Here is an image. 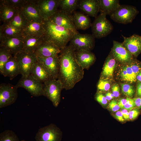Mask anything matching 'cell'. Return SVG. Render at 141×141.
Masks as SVG:
<instances>
[{"mask_svg": "<svg viewBox=\"0 0 141 141\" xmlns=\"http://www.w3.org/2000/svg\"><path fill=\"white\" fill-rule=\"evenodd\" d=\"M28 22L20 10L8 24L22 31Z\"/></svg>", "mask_w": 141, "mask_h": 141, "instance_id": "31", "label": "cell"}, {"mask_svg": "<svg viewBox=\"0 0 141 141\" xmlns=\"http://www.w3.org/2000/svg\"><path fill=\"white\" fill-rule=\"evenodd\" d=\"M114 117L116 119L120 122H123L124 121L125 119L122 114L120 111H118L116 113Z\"/></svg>", "mask_w": 141, "mask_h": 141, "instance_id": "44", "label": "cell"}, {"mask_svg": "<svg viewBox=\"0 0 141 141\" xmlns=\"http://www.w3.org/2000/svg\"><path fill=\"white\" fill-rule=\"evenodd\" d=\"M0 141H19V139L13 131L6 130L0 134Z\"/></svg>", "mask_w": 141, "mask_h": 141, "instance_id": "33", "label": "cell"}, {"mask_svg": "<svg viewBox=\"0 0 141 141\" xmlns=\"http://www.w3.org/2000/svg\"><path fill=\"white\" fill-rule=\"evenodd\" d=\"M60 0H38L37 3L40 14L43 20L49 19L58 9Z\"/></svg>", "mask_w": 141, "mask_h": 141, "instance_id": "14", "label": "cell"}, {"mask_svg": "<svg viewBox=\"0 0 141 141\" xmlns=\"http://www.w3.org/2000/svg\"><path fill=\"white\" fill-rule=\"evenodd\" d=\"M79 0H60L58 8L60 10L72 15L78 8Z\"/></svg>", "mask_w": 141, "mask_h": 141, "instance_id": "30", "label": "cell"}, {"mask_svg": "<svg viewBox=\"0 0 141 141\" xmlns=\"http://www.w3.org/2000/svg\"><path fill=\"white\" fill-rule=\"evenodd\" d=\"M122 36L124 39L123 46L133 56H137L141 53V36L133 34L128 37Z\"/></svg>", "mask_w": 141, "mask_h": 141, "instance_id": "15", "label": "cell"}, {"mask_svg": "<svg viewBox=\"0 0 141 141\" xmlns=\"http://www.w3.org/2000/svg\"><path fill=\"white\" fill-rule=\"evenodd\" d=\"M12 56L6 49L0 48V72L1 74L3 75L4 65Z\"/></svg>", "mask_w": 141, "mask_h": 141, "instance_id": "32", "label": "cell"}, {"mask_svg": "<svg viewBox=\"0 0 141 141\" xmlns=\"http://www.w3.org/2000/svg\"><path fill=\"white\" fill-rule=\"evenodd\" d=\"M44 41L50 43L60 49L64 48L74 33L64 27L57 25L49 20L43 21Z\"/></svg>", "mask_w": 141, "mask_h": 141, "instance_id": "2", "label": "cell"}, {"mask_svg": "<svg viewBox=\"0 0 141 141\" xmlns=\"http://www.w3.org/2000/svg\"><path fill=\"white\" fill-rule=\"evenodd\" d=\"M112 93L115 97H118L120 95V88L117 84H115L112 86L111 88Z\"/></svg>", "mask_w": 141, "mask_h": 141, "instance_id": "43", "label": "cell"}, {"mask_svg": "<svg viewBox=\"0 0 141 141\" xmlns=\"http://www.w3.org/2000/svg\"><path fill=\"white\" fill-rule=\"evenodd\" d=\"M75 55L77 62L84 69H88L96 60L95 55L91 51L85 50L75 51Z\"/></svg>", "mask_w": 141, "mask_h": 141, "instance_id": "18", "label": "cell"}, {"mask_svg": "<svg viewBox=\"0 0 141 141\" xmlns=\"http://www.w3.org/2000/svg\"><path fill=\"white\" fill-rule=\"evenodd\" d=\"M126 70V81L133 83L135 82L136 80V76L133 72L130 66H125Z\"/></svg>", "mask_w": 141, "mask_h": 141, "instance_id": "37", "label": "cell"}, {"mask_svg": "<svg viewBox=\"0 0 141 141\" xmlns=\"http://www.w3.org/2000/svg\"><path fill=\"white\" fill-rule=\"evenodd\" d=\"M78 8L86 15L96 17L99 12L98 0H80Z\"/></svg>", "mask_w": 141, "mask_h": 141, "instance_id": "21", "label": "cell"}, {"mask_svg": "<svg viewBox=\"0 0 141 141\" xmlns=\"http://www.w3.org/2000/svg\"><path fill=\"white\" fill-rule=\"evenodd\" d=\"M140 112L139 109L137 108L130 110L129 112V120H133L136 119L139 115Z\"/></svg>", "mask_w": 141, "mask_h": 141, "instance_id": "39", "label": "cell"}, {"mask_svg": "<svg viewBox=\"0 0 141 141\" xmlns=\"http://www.w3.org/2000/svg\"><path fill=\"white\" fill-rule=\"evenodd\" d=\"M106 16L105 14L100 13L95 17L92 24V34L95 38L100 39L105 37L113 31V26Z\"/></svg>", "mask_w": 141, "mask_h": 141, "instance_id": "4", "label": "cell"}, {"mask_svg": "<svg viewBox=\"0 0 141 141\" xmlns=\"http://www.w3.org/2000/svg\"><path fill=\"white\" fill-rule=\"evenodd\" d=\"M61 51V49L56 46L44 40L35 53L37 56L48 57L58 56Z\"/></svg>", "mask_w": 141, "mask_h": 141, "instance_id": "20", "label": "cell"}, {"mask_svg": "<svg viewBox=\"0 0 141 141\" xmlns=\"http://www.w3.org/2000/svg\"><path fill=\"white\" fill-rule=\"evenodd\" d=\"M0 48L8 51L13 56L23 50V36L2 38L0 39Z\"/></svg>", "mask_w": 141, "mask_h": 141, "instance_id": "13", "label": "cell"}, {"mask_svg": "<svg viewBox=\"0 0 141 141\" xmlns=\"http://www.w3.org/2000/svg\"><path fill=\"white\" fill-rule=\"evenodd\" d=\"M30 75L42 83L52 78L47 69L38 60L33 64Z\"/></svg>", "mask_w": 141, "mask_h": 141, "instance_id": "19", "label": "cell"}, {"mask_svg": "<svg viewBox=\"0 0 141 141\" xmlns=\"http://www.w3.org/2000/svg\"><path fill=\"white\" fill-rule=\"evenodd\" d=\"M127 102L126 99L122 98L119 100L118 103V104L120 108L121 109L123 108L124 106Z\"/></svg>", "mask_w": 141, "mask_h": 141, "instance_id": "47", "label": "cell"}, {"mask_svg": "<svg viewBox=\"0 0 141 141\" xmlns=\"http://www.w3.org/2000/svg\"><path fill=\"white\" fill-rule=\"evenodd\" d=\"M136 79L138 82H141V71L137 75Z\"/></svg>", "mask_w": 141, "mask_h": 141, "instance_id": "49", "label": "cell"}, {"mask_svg": "<svg viewBox=\"0 0 141 141\" xmlns=\"http://www.w3.org/2000/svg\"><path fill=\"white\" fill-rule=\"evenodd\" d=\"M99 12L110 15L120 5L118 0H98Z\"/></svg>", "mask_w": 141, "mask_h": 141, "instance_id": "26", "label": "cell"}, {"mask_svg": "<svg viewBox=\"0 0 141 141\" xmlns=\"http://www.w3.org/2000/svg\"><path fill=\"white\" fill-rule=\"evenodd\" d=\"M116 59L111 53L107 57L102 72L101 79L112 77L116 65Z\"/></svg>", "mask_w": 141, "mask_h": 141, "instance_id": "29", "label": "cell"}, {"mask_svg": "<svg viewBox=\"0 0 141 141\" xmlns=\"http://www.w3.org/2000/svg\"><path fill=\"white\" fill-rule=\"evenodd\" d=\"M24 46L23 50L35 53L38 47L43 42V36L32 35L23 36Z\"/></svg>", "mask_w": 141, "mask_h": 141, "instance_id": "23", "label": "cell"}, {"mask_svg": "<svg viewBox=\"0 0 141 141\" xmlns=\"http://www.w3.org/2000/svg\"><path fill=\"white\" fill-rule=\"evenodd\" d=\"M15 85L18 88H24L33 96H43V83L30 75L26 77H21Z\"/></svg>", "mask_w": 141, "mask_h": 141, "instance_id": "10", "label": "cell"}, {"mask_svg": "<svg viewBox=\"0 0 141 141\" xmlns=\"http://www.w3.org/2000/svg\"><path fill=\"white\" fill-rule=\"evenodd\" d=\"M15 85L2 83L0 85V108L13 104L18 97L17 89Z\"/></svg>", "mask_w": 141, "mask_h": 141, "instance_id": "9", "label": "cell"}, {"mask_svg": "<svg viewBox=\"0 0 141 141\" xmlns=\"http://www.w3.org/2000/svg\"><path fill=\"white\" fill-rule=\"evenodd\" d=\"M136 62H133L130 65L132 71L136 76L141 71V67Z\"/></svg>", "mask_w": 141, "mask_h": 141, "instance_id": "41", "label": "cell"}, {"mask_svg": "<svg viewBox=\"0 0 141 141\" xmlns=\"http://www.w3.org/2000/svg\"><path fill=\"white\" fill-rule=\"evenodd\" d=\"M22 33L21 30L8 24H3L0 27V39L21 36Z\"/></svg>", "mask_w": 141, "mask_h": 141, "instance_id": "28", "label": "cell"}, {"mask_svg": "<svg viewBox=\"0 0 141 141\" xmlns=\"http://www.w3.org/2000/svg\"><path fill=\"white\" fill-rule=\"evenodd\" d=\"M44 31L43 23L29 21L22 30V35L42 37Z\"/></svg>", "mask_w": 141, "mask_h": 141, "instance_id": "24", "label": "cell"}, {"mask_svg": "<svg viewBox=\"0 0 141 141\" xmlns=\"http://www.w3.org/2000/svg\"><path fill=\"white\" fill-rule=\"evenodd\" d=\"M49 20L56 25L62 27L74 33L78 32L73 23L72 15L67 14L59 9Z\"/></svg>", "mask_w": 141, "mask_h": 141, "instance_id": "11", "label": "cell"}, {"mask_svg": "<svg viewBox=\"0 0 141 141\" xmlns=\"http://www.w3.org/2000/svg\"><path fill=\"white\" fill-rule=\"evenodd\" d=\"M126 99L127 102L123 108L130 111L131 110L135 107L134 101L133 99L128 97H127Z\"/></svg>", "mask_w": 141, "mask_h": 141, "instance_id": "40", "label": "cell"}, {"mask_svg": "<svg viewBox=\"0 0 141 141\" xmlns=\"http://www.w3.org/2000/svg\"><path fill=\"white\" fill-rule=\"evenodd\" d=\"M26 0H2L0 2L4 4L20 10L23 6Z\"/></svg>", "mask_w": 141, "mask_h": 141, "instance_id": "34", "label": "cell"}, {"mask_svg": "<svg viewBox=\"0 0 141 141\" xmlns=\"http://www.w3.org/2000/svg\"><path fill=\"white\" fill-rule=\"evenodd\" d=\"M122 113L124 119L126 120H129V112L130 110L123 108L120 111Z\"/></svg>", "mask_w": 141, "mask_h": 141, "instance_id": "46", "label": "cell"}, {"mask_svg": "<svg viewBox=\"0 0 141 141\" xmlns=\"http://www.w3.org/2000/svg\"><path fill=\"white\" fill-rule=\"evenodd\" d=\"M121 86L122 92L124 95L128 97L133 96L134 90L132 85L128 84H122Z\"/></svg>", "mask_w": 141, "mask_h": 141, "instance_id": "35", "label": "cell"}, {"mask_svg": "<svg viewBox=\"0 0 141 141\" xmlns=\"http://www.w3.org/2000/svg\"><path fill=\"white\" fill-rule=\"evenodd\" d=\"M14 56L17 62L21 77H28L30 74L33 64L38 60L35 53L23 50Z\"/></svg>", "mask_w": 141, "mask_h": 141, "instance_id": "6", "label": "cell"}, {"mask_svg": "<svg viewBox=\"0 0 141 141\" xmlns=\"http://www.w3.org/2000/svg\"><path fill=\"white\" fill-rule=\"evenodd\" d=\"M62 133L60 129L54 124L40 128L36 133V141H61Z\"/></svg>", "mask_w": 141, "mask_h": 141, "instance_id": "8", "label": "cell"}, {"mask_svg": "<svg viewBox=\"0 0 141 141\" xmlns=\"http://www.w3.org/2000/svg\"><path fill=\"white\" fill-rule=\"evenodd\" d=\"M95 98L96 101L102 106H105L107 103L108 101L105 96L101 92H98L96 95Z\"/></svg>", "mask_w": 141, "mask_h": 141, "instance_id": "38", "label": "cell"}, {"mask_svg": "<svg viewBox=\"0 0 141 141\" xmlns=\"http://www.w3.org/2000/svg\"><path fill=\"white\" fill-rule=\"evenodd\" d=\"M20 141H26V140H20Z\"/></svg>", "mask_w": 141, "mask_h": 141, "instance_id": "52", "label": "cell"}, {"mask_svg": "<svg viewBox=\"0 0 141 141\" xmlns=\"http://www.w3.org/2000/svg\"><path fill=\"white\" fill-rule=\"evenodd\" d=\"M106 95H108L110 97H111L113 99L115 97L114 96V95L112 93H111L110 92H107L106 93Z\"/></svg>", "mask_w": 141, "mask_h": 141, "instance_id": "50", "label": "cell"}, {"mask_svg": "<svg viewBox=\"0 0 141 141\" xmlns=\"http://www.w3.org/2000/svg\"><path fill=\"white\" fill-rule=\"evenodd\" d=\"M109 107L110 109L112 111L115 112L117 111L120 108L116 101H112L109 103Z\"/></svg>", "mask_w": 141, "mask_h": 141, "instance_id": "42", "label": "cell"}, {"mask_svg": "<svg viewBox=\"0 0 141 141\" xmlns=\"http://www.w3.org/2000/svg\"><path fill=\"white\" fill-rule=\"evenodd\" d=\"M75 51L70 45L61 50L59 56L60 66L58 79L62 83L63 89H72L83 78L84 69L75 58Z\"/></svg>", "mask_w": 141, "mask_h": 141, "instance_id": "1", "label": "cell"}, {"mask_svg": "<svg viewBox=\"0 0 141 141\" xmlns=\"http://www.w3.org/2000/svg\"><path fill=\"white\" fill-rule=\"evenodd\" d=\"M135 107L139 109H141V96L133 99Z\"/></svg>", "mask_w": 141, "mask_h": 141, "instance_id": "45", "label": "cell"}, {"mask_svg": "<svg viewBox=\"0 0 141 141\" xmlns=\"http://www.w3.org/2000/svg\"><path fill=\"white\" fill-rule=\"evenodd\" d=\"M111 53L117 60L122 63L131 61L133 55L124 46L122 43L113 40Z\"/></svg>", "mask_w": 141, "mask_h": 141, "instance_id": "16", "label": "cell"}, {"mask_svg": "<svg viewBox=\"0 0 141 141\" xmlns=\"http://www.w3.org/2000/svg\"><path fill=\"white\" fill-rule=\"evenodd\" d=\"M63 89V85L58 79H50L43 83V96L57 107L61 101V92Z\"/></svg>", "mask_w": 141, "mask_h": 141, "instance_id": "3", "label": "cell"}, {"mask_svg": "<svg viewBox=\"0 0 141 141\" xmlns=\"http://www.w3.org/2000/svg\"><path fill=\"white\" fill-rule=\"evenodd\" d=\"M20 10L28 21L43 23L37 0H26Z\"/></svg>", "mask_w": 141, "mask_h": 141, "instance_id": "12", "label": "cell"}, {"mask_svg": "<svg viewBox=\"0 0 141 141\" xmlns=\"http://www.w3.org/2000/svg\"><path fill=\"white\" fill-rule=\"evenodd\" d=\"M19 10L0 2V20L2 21L3 24L9 23Z\"/></svg>", "mask_w": 141, "mask_h": 141, "instance_id": "27", "label": "cell"}, {"mask_svg": "<svg viewBox=\"0 0 141 141\" xmlns=\"http://www.w3.org/2000/svg\"><path fill=\"white\" fill-rule=\"evenodd\" d=\"M110 87L109 82L105 79H100L97 85L98 92L101 93L108 91Z\"/></svg>", "mask_w": 141, "mask_h": 141, "instance_id": "36", "label": "cell"}, {"mask_svg": "<svg viewBox=\"0 0 141 141\" xmlns=\"http://www.w3.org/2000/svg\"><path fill=\"white\" fill-rule=\"evenodd\" d=\"M136 94L138 96H141V82H139L137 85Z\"/></svg>", "mask_w": 141, "mask_h": 141, "instance_id": "48", "label": "cell"}, {"mask_svg": "<svg viewBox=\"0 0 141 141\" xmlns=\"http://www.w3.org/2000/svg\"><path fill=\"white\" fill-rule=\"evenodd\" d=\"M19 74L20 73L16 60L13 56L4 65L3 75L12 80Z\"/></svg>", "mask_w": 141, "mask_h": 141, "instance_id": "25", "label": "cell"}, {"mask_svg": "<svg viewBox=\"0 0 141 141\" xmlns=\"http://www.w3.org/2000/svg\"><path fill=\"white\" fill-rule=\"evenodd\" d=\"M105 96L107 101H110L113 99L110 97L106 94H105Z\"/></svg>", "mask_w": 141, "mask_h": 141, "instance_id": "51", "label": "cell"}, {"mask_svg": "<svg viewBox=\"0 0 141 141\" xmlns=\"http://www.w3.org/2000/svg\"><path fill=\"white\" fill-rule=\"evenodd\" d=\"M95 38L92 34H81L78 32L70 41L69 45L75 51L85 50L91 51L95 46Z\"/></svg>", "mask_w": 141, "mask_h": 141, "instance_id": "7", "label": "cell"}, {"mask_svg": "<svg viewBox=\"0 0 141 141\" xmlns=\"http://www.w3.org/2000/svg\"><path fill=\"white\" fill-rule=\"evenodd\" d=\"M73 23L77 30H85L91 26L92 24L89 16L82 13L75 11L72 14Z\"/></svg>", "mask_w": 141, "mask_h": 141, "instance_id": "22", "label": "cell"}, {"mask_svg": "<svg viewBox=\"0 0 141 141\" xmlns=\"http://www.w3.org/2000/svg\"><path fill=\"white\" fill-rule=\"evenodd\" d=\"M38 61L42 64L50 73L52 78L58 79L60 66L59 56L43 57L37 56Z\"/></svg>", "mask_w": 141, "mask_h": 141, "instance_id": "17", "label": "cell"}, {"mask_svg": "<svg viewBox=\"0 0 141 141\" xmlns=\"http://www.w3.org/2000/svg\"><path fill=\"white\" fill-rule=\"evenodd\" d=\"M136 7L131 5H120L110 16L114 21L124 24L131 23L138 14Z\"/></svg>", "mask_w": 141, "mask_h": 141, "instance_id": "5", "label": "cell"}]
</instances>
